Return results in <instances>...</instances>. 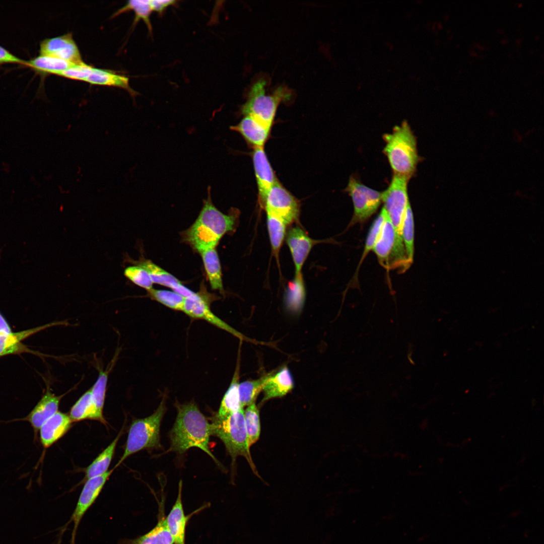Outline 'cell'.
<instances>
[{"label": "cell", "instance_id": "obj_18", "mask_svg": "<svg viewBox=\"0 0 544 544\" xmlns=\"http://www.w3.org/2000/svg\"><path fill=\"white\" fill-rule=\"evenodd\" d=\"M69 415L58 411L49 418L39 429L40 440L44 448H48L70 430L72 425Z\"/></svg>", "mask_w": 544, "mask_h": 544}, {"label": "cell", "instance_id": "obj_40", "mask_svg": "<svg viewBox=\"0 0 544 544\" xmlns=\"http://www.w3.org/2000/svg\"><path fill=\"white\" fill-rule=\"evenodd\" d=\"M177 2L171 0H152L150 1V5L152 12L161 15L168 7L175 5Z\"/></svg>", "mask_w": 544, "mask_h": 544}, {"label": "cell", "instance_id": "obj_35", "mask_svg": "<svg viewBox=\"0 0 544 544\" xmlns=\"http://www.w3.org/2000/svg\"><path fill=\"white\" fill-rule=\"evenodd\" d=\"M248 444L249 447L259 439L260 434L259 412L255 403L248 406L244 411Z\"/></svg>", "mask_w": 544, "mask_h": 544}, {"label": "cell", "instance_id": "obj_20", "mask_svg": "<svg viewBox=\"0 0 544 544\" xmlns=\"http://www.w3.org/2000/svg\"><path fill=\"white\" fill-rule=\"evenodd\" d=\"M182 481L180 480L178 484L177 499L170 513L165 519L174 544H184L186 519L182 503Z\"/></svg>", "mask_w": 544, "mask_h": 544}, {"label": "cell", "instance_id": "obj_11", "mask_svg": "<svg viewBox=\"0 0 544 544\" xmlns=\"http://www.w3.org/2000/svg\"><path fill=\"white\" fill-rule=\"evenodd\" d=\"M114 469L113 468L102 475L86 480L74 512L69 521L62 528L61 532H63L69 525L73 523V529L70 544H75L77 530L82 518L96 500Z\"/></svg>", "mask_w": 544, "mask_h": 544}, {"label": "cell", "instance_id": "obj_31", "mask_svg": "<svg viewBox=\"0 0 544 544\" xmlns=\"http://www.w3.org/2000/svg\"><path fill=\"white\" fill-rule=\"evenodd\" d=\"M267 227L272 251L277 261L281 246L286 235V224L280 219L267 214Z\"/></svg>", "mask_w": 544, "mask_h": 544}, {"label": "cell", "instance_id": "obj_33", "mask_svg": "<svg viewBox=\"0 0 544 544\" xmlns=\"http://www.w3.org/2000/svg\"><path fill=\"white\" fill-rule=\"evenodd\" d=\"M131 10L133 11L135 14L133 25H135L140 20H142L146 25L150 33L152 34V26L150 17L152 11L150 7V1L131 0L128 1L124 7L115 13L113 15V17Z\"/></svg>", "mask_w": 544, "mask_h": 544}, {"label": "cell", "instance_id": "obj_16", "mask_svg": "<svg viewBox=\"0 0 544 544\" xmlns=\"http://www.w3.org/2000/svg\"><path fill=\"white\" fill-rule=\"evenodd\" d=\"M252 160L258 191L260 206L269 190L278 180L268 160L263 147L253 148Z\"/></svg>", "mask_w": 544, "mask_h": 544}, {"label": "cell", "instance_id": "obj_21", "mask_svg": "<svg viewBox=\"0 0 544 544\" xmlns=\"http://www.w3.org/2000/svg\"><path fill=\"white\" fill-rule=\"evenodd\" d=\"M231 129L240 133L253 148L263 147L270 130L249 116H245L238 124L231 126Z\"/></svg>", "mask_w": 544, "mask_h": 544}, {"label": "cell", "instance_id": "obj_26", "mask_svg": "<svg viewBox=\"0 0 544 544\" xmlns=\"http://www.w3.org/2000/svg\"><path fill=\"white\" fill-rule=\"evenodd\" d=\"M165 519L159 521L156 526L147 533L134 539H123L117 544H173Z\"/></svg>", "mask_w": 544, "mask_h": 544}, {"label": "cell", "instance_id": "obj_15", "mask_svg": "<svg viewBox=\"0 0 544 544\" xmlns=\"http://www.w3.org/2000/svg\"><path fill=\"white\" fill-rule=\"evenodd\" d=\"M286 240L294 262L295 274L301 275L303 264L316 242L299 226L293 227L286 235Z\"/></svg>", "mask_w": 544, "mask_h": 544}, {"label": "cell", "instance_id": "obj_32", "mask_svg": "<svg viewBox=\"0 0 544 544\" xmlns=\"http://www.w3.org/2000/svg\"><path fill=\"white\" fill-rule=\"evenodd\" d=\"M269 375L267 374L257 379L239 383L238 391L242 407L255 403Z\"/></svg>", "mask_w": 544, "mask_h": 544}, {"label": "cell", "instance_id": "obj_6", "mask_svg": "<svg viewBox=\"0 0 544 544\" xmlns=\"http://www.w3.org/2000/svg\"><path fill=\"white\" fill-rule=\"evenodd\" d=\"M265 84L264 80L253 84L241 110L245 116L251 117L262 126L270 130L279 104L289 98L291 93L287 89L280 87L272 94L267 95Z\"/></svg>", "mask_w": 544, "mask_h": 544}, {"label": "cell", "instance_id": "obj_19", "mask_svg": "<svg viewBox=\"0 0 544 544\" xmlns=\"http://www.w3.org/2000/svg\"><path fill=\"white\" fill-rule=\"evenodd\" d=\"M294 387V380L290 370L284 367L275 374H269L263 388L262 402L281 397L290 392Z\"/></svg>", "mask_w": 544, "mask_h": 544}, {"label": "cell", "instance_id": "obj_30", "mask_svg": "<svg viewBox=\"0 0 544 544\" xmlns=\"http://www.w3.org/2000/svg\"><path fill=\"white\" fill-rule=\"evenodd\" d=\"M73 64L71 62L48 55H40L25 62V65L44 73L57 75Z\"/></svg>", "mask_w": 544, "mask_h": 544}, {"label": "cell", "instance_id": "obj_9", "mask_svg": "<svg viewBox=\"0 0 544 544\" xmlns=\"http://www.w3.org/2000/svg\"><path fill=\"white\" fill-rule=\"evenodd\" d=\"M409 179L404 176L393 174L389 186L382 192V195L383 208L397 233L401 237L404 216L410 201L407 194Z\"/></svg>", "mask_w": 544, "mask_h": 544}, {"label": "cell", "instance_id": "obj_39", "mask_svg": "<svg viewBox=\"0 0 544 544\" xmlns=\"http://www.w3.org/2000/svg\"><path fill=\"white\" fill-rule=\"evenodd\" d=\"M93 67L84 62L73 64L66 70L59 73L57 76L67 79L86 81L90 75Z\"/></svg>", "mask_w": 544, "mask_h": 544}, {"label": "cell", "instance_id": "obj_27", "mask_svg": "<svg viewBox=\"0 0 544 544\" xmlns=\"http://www.w3.org/2000/svg\"><path fill=\"white\" fill-rule=\"evenodd\" d=\"M123 428L111 443L85 469V479L102 475L106 472L113 457L118 442L123 433Z\"/></svg>", "mask_w": 544, "mask_h": 544}, {"label": "cell", "instance_id": "obj_38", "mask_svg": "<svg viewBox=\"0 0 544 544\" xmlns=\"http://www.w3.org/2000/svg\"><path fill=\"white\" fill-rule=\"evenodd\" d=\"M124 276L130 281L149 291L153 288V282L147 271L141 266L135 265L126 267Z\"/></svg>", "mask_w": 544, "mask_h": 544}, {"label": "cell", "instance_id": "obj_14", "mask_svg": "<svg viewBox=\"0 0 544 544\" xmlns=\"http://www.w3.org/2000/svg\"><path fill=\"white\" fill-rule=\"evenodd\" d=\"M56 395L47 385L45 393L31 411L24 418L17 419L10 422L23 421L28 422L32 427L35 439L37 440L38 432L43 424L58 412L61 398L65 394Z\"/></svg>", "mask_w": 544, "mask_h": 544}, {"label": "cell", "instance_id": "obj_37", "mask_svg": "<svg viewBox=\"0 0 544 544\" xmlns=\"http://www.w3.org/2000/svg\"><path fill=\"white\" fill-rule=\"evenodd\" d=\"M114 360L115 359L112 360V365L111 366L109 365V367H108L105 371H103L102 369L99 370V375L94 385L90 388L92 396L97 410L99 413L102 416H103V411L105 402L109 373L111 368L113 367Z\"/></svg>", "mask_w": 544, "mask_h": 544}, {"label": "cell", "instance_id": "obj_1", "mask_svg": "<svg viewBox=\"0 0 544 544\" xmlns=\"http://www.w3.org/2000/svg\"><path fill=\"white\" fill-rule=\"evenodd\" d=\"M175 406L177 416L169 434L170 446L162 454L170 452L182 454L189 449L196 447L206 453L223 469L222 464L210 450L211 424L196 404L194 402L180 403L176 401Z\"/></svg>", "mask_w": 544, "mask_h": 544}, {"label": "cell", "instance_id": "obj_5", "mask_svg": "<svg viewBox=\"0 0 544 544\" xmlns=\"http://www.w3.org/2000/svg\"><path fill=\"white\" fill-rule=\"evenodd\" d=\"M166 396L150 416L132 420L128 430L123 453L114 467L116 468L127 457L143 449H160V426L166 412Z\"/></svg>", "mask_w": 544, "mask_h": 544}, {"label": "cell", "instance_id": "obj_36", "mask_svg": "<svg viewBox=\"0 0 544 544\" xmlns=\"http://www.w3.org/2000/svg\"><path fill=\"white\" fill-rule=\"evenodd\" d=\"M148 292L150 298L153 300L170 309L182 311L185 298L177 293L173 291L153 288L148 291Z\"/></svg>", "mask_w": 544, "mask_h": 544}, {"label": "cell", "instance_id": "obj_2", "mask_svg": "<svg viewBox=\"0 0 544 544\" xmlns=\"http://www.w3.org/2000/svg\"><path fill=\"white\" fill-rule=\"evenodd\" d=\"M210 189L197 219L185 234L186 240L199 253L215 248L223 235L233 230L236 221L235 213L225 214L213 204Z\"/></svg>", "mask_w": 544, "mask_h": 544}, {"label": "cell", "instance_id": "obj_8", "mask_svg": "<svg viewBox=\"0 0 544 544\" xmlns=\"http://www.w3.org/2000/svg\"><path fill=\"white\" fill-rule=\"evenodd\" d=\"M346 190L351 196L354 207V214L349 226L365 222L376 213L382 202V192L365 185L353 176L350 178Z\"/></svg>", "mask_w": 544, "mask_h": 544}, {"label": "cell", "instance_id": "obj_34", "mask_svg": "<svg viewBox=\"0 0 544 544\" xmlns=\"http://www.w3.org/2000/svg\"><path fill=\"white\" fill-rule=\"evenodd\" d=\"M402 238L409 263L411 265L414 254V220L410 201L406 208L402 226Z\"/></svg>", "mask_w": 544, "mask_h": 544}, {"label": "cell", "instance_id": "obj_23", "mask_svg": "<svg viewBox=\"0 0 544 544\" xmlns=\"http://www.w3.org/2000/svg\"><path fill=\"white\" fill-rule=\"evenodd\" d=\"M306 294L302 274L295 275L285 291L284 302L287 310L294 315L299 314L305 303Z\"/></svg>", "mask_w": 544, "mask_h": 544}, {"label": "cell", "instance_id": "obj_41", "mask_svg": "<svg viewBox=\"0 0 544 544\" xmlns=\"http://www.w3.org/2000/svg\"><path fill=\"white\" fill-rule=\"evenodd\" d=\"M25 62L0 46V63H14L25 65Z\"/></svg>", "mask_w": 544, "mask_h": 544}, {"label": "cell", "instance_id": "obj_24", "mask_svg": "<svg viewBox=\"0 0 544 544\" xmlns=\"http://www.w3.org/2000/svg\"><path fill=\"white\" fill-rule=\"evenodd\" d=\"M85 82L92 85L121 88L133 95L137 94L130 87L128 77L107 70L93 67L90 75Z\"/></svg>", "mask_w": 544, "mask_h": 544}, {"label": "cell", "instance_id": "obj_12", "mask_svg": "<svg viewBox=\"0 0 544 544\" xmlns=\"http://www.w3.org/2000/svg\"><path fill=\"white\" fill-rule=\"evenodd\" d=\"M182 311L193 318L203 319L241 340L248 339L214 314L210 309L208 299L201 294L195 293L191 297L185 298Z\"/></svg>", "mask_w": 544, "mask_h": 544}, {"label": "cell", "instance_id": "obj_22", "mask_svg": "<svg viewBox=\"0 0 544 544\" xmlns=\"http://www.w3.org/2000/svg\"><path fill=\"white\" fill-rule=\"evenodd\" d=\"M72 421L94 420L106 424L103 416L100 415L93 399L91 389L86 391L71 407L69 414Z\"/></svg>", "mask_w": 544, "mask_h": 544}, {"label": "cell", "instance_id": "obj_3", "mask_svg": "<svg viewBox=\"0 0 544 544\" xmlns=\"http://www.w3.org/2000/svg\"><path fill=\"white\" fill-rule=\"evenodd\" d=\"M386 155L394 174L410 178L419 161L417 141L406 121L395 126L391 133L383 135Z\"/></svg>", "mask_w": 544, "mask_h": 544}, {"label": "cell", "instance_id": "obj_17", "mask_svg": "<svg viewBox=\"0 0 544 544\" xmlns=\"http://www.w3.org/2000/svg\"><path fill=\"white\" fill-rule=\"evenodd\" d=\"M67 321H55L18 332L0 334V358L28 351L22 342L29 336L51 327L67 325Z\"/></svg>", "mask_w": 544, "mask_h": 544}, {"label": "cell", "instance_id": "obj_13", "mask_svg": "<svg viewBox=\"0 0 544 544\" xmlns=\"http://www.w3.org/2000/svg\"><path fill=\"white\" fill-rule=\"evenodd\" d=\"M40 55L53 56L73 64L84 62L71 33L42 41L40 43Z\"/></svg>", "mask_w": 544, "mask_h": 544}, {"label": "cell", "instance_id": "obj_29", "mask_svg": "<svg viewBox=\"0 0 544 544\" xmlns=\"http://www.w3.org/2000/svg\"><path fill=\"white\" fill-rule=\"evenodd\" d=\"M238 371L236 370L231 384L222 399L218 413L215 415L217 418H226L242 407L238 391Z\"/></svg>", "mask_w": 544, "mask_h": 544}, {"label": "cell", "instance_id": "obj_42", "mask_svg": "<svg viewBox=\"0 0 544 544\" xmlns=\"http://www.w3.org/2000/svg\"><path fill=\"white\" fill-rule=\"evenodd\" d=\"M12 331L11 326L0 312V334L9 333Z\"/></svg>", "mask_w": 544, "mask_h": 544}, {"label": "cell", "instance_id": "obj_28", "mask_svg": "<svg viewBox=\"0 0 544 544\" xmlns=\"http://www.w3.org/2000/svg\"><path fill=\"white\" fill-rule=\"evenodd\" d=\"M205 270L211 288L223 291L222 270L218 253L215 248L200 252Z\"/></svg>", "mask_w": 544, "mask_h": 544}, {"label": "cell", "instance_id": "obj_25", "mask_svg": "<svg viewBox=\"0 0 544 544\" xmlns=\"http://www.w3.org/2000/svg\"><path fill=\"white\" fill-rule=\"evenodd\" d=\"M137 264L145 269L149 275L153 283L158 284L172 289L178 293L184 287L176 277L158 266L150 260L141 259Z\"/></svg>", "mask_w": 544, "mask_h": 544}, {"label": "cell", "instance_id": "obj_10", "mask_svg": "<svg viewBox=\"0 0 544 544\" xmlns=\"http://www.w3.org/2000/svg\"><path fill=\"white\" fill-rule=\"evenodd\" d=\"M260 207L287 225L297 220L300 214L298 200L279 181L267 192Z\"/></svg>", "mask_w": 544, "mask_h": 544}, {"label": "cell", "instance_id": "obj_4", "mask_svg": "<svg viewBox=\"0 0 544 544\" xmlns=\"http://www.w3.org/2000/svg\"><path fill=\"white\" fill-rule=\"evenodd\" d=\"M211 420L212 436L219 438L224 443L231 457L232 468L234 467L237 457L243 456L254 473L258 475L248 444L243 408L226 418L219 419L214 416Z\"/></svg>", "mask_w": 544, "mask_h": 544}, {"label": "cell", "instance_id": "obj_7", "mask_svg": "<svg viewBox=\"0 0 544 544\" xmlns=\"http://www.w3.org/2000/svg\"><path fill=\"white\" fill-rule=\"evenodd\" d=\"M379 263L385 268H398L401 273L410 267L403 239L396 232L388 215L372 249Z\"/></svg>", "mask_w": 544, "mask_h": 544}]
</instances>
